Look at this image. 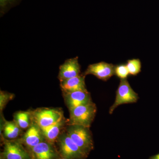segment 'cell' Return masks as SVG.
Returning <instances> with one entry per match:
<instances>
[{
	"mask_svg": "<svg viewBox=\"0 0 159 159\" xmlns=\"http://www.w3.org/2000/svg\"><path fill=\"white\" fill-rule=\"evenodd\" d=\"M66 132L73 142L88 156L94 149V142L90 128L68 125Z\"/></svg>",
	"mask_w": 159,
	"mask_h": 159,
	"instance_id": "cell-1",
	"label": "cell"
},
{
	"mask_svg": "<svg viewBox=\"0 0 159 159\" xmlns=\"http://www.w3.org/2000/svg\"><path fill=\"white\" fill-rule=\"evenodd\" d=\"M68 125H78L90 128L93 122L97 112V107L92 102L69 110Z\"/></svg>",
	"mask_w": 159,
	"mask_h": 159,
	"instance_id": "cell-2",
	"label": "cell"
},
{
	"mask_svg": "<svg viewBox=\"0 0 159 159\" xmlns=\"http://www.w3.org/2000/svg\"><path fill=\"white\" fill-rule=\"evenodd\" d=\"M32 122L41 129L45 128L64 120L63 112L57 108H40L31 112Z\"/></svg>",
	"mask_w": 159,
	"mask_h": 159,
	"instance_id": "cell-3",
	"label": "cell"
},
{
	"mask_svg": "<svg viewBox=\"0 0 159 159\" xmlns=\"http://www.w3.org/2000/svg\"><path fill=\"white\" fill-rule=\"evenodd\" d=\"M57 142L61 157L68 159H85L88 156L73 142L66 132L61 133Z\"/></svg>",
	"mask_w": 159,
	"mask_h": 159,
	"instance_id": "cell-4",
	"label": "cell"
},
{
	"mask_svg": "<svg viewBox=\"0 0 159 159\" xmlns=\"http://www.w3.org/2000/svg\"><path fill=\"white\" fill-rule=\"evenodd\" d=\"M139 99V95L132 88L127 79L121 80L116 93L115 102L111 107L109 112L112 114L119 106L135 103Z\"/></svg>",
	"mask_w": 159,
	"mask_h": 159,
	"instance_id": "cell-5",
	"label": "cell"
},
{
	"mask_svg": "<svg viewBox=\"0 0 159 159\" xmlns=\"http://www.w3.org/2000/svg\"><path fill=\"white\" fill-rule=\"evenodd\" d=\"M115 66L112 64L101 61L90 65L83 74L93 75L98 79L107 81L115 75Z\"/></svg>",
	"mask_w": 159,
	"mask_h": 159,
	"instance_id": "cell-6",
	"label": "cell"
},
{
	"mask_svg": "<svg viewBox=\"0 0 159 159\" xmlns=\"http://www.w3.org/2000/svg\"><path fill=\"white\" fill-rule=\"evenodd\" d=\"M67 107L69 110L93 102L91 94L88 91H76L69 93H62Z\"/></svg>",
	"mask_w": 159,
	"mask_h": 159,
	"instance_id": "cell-7",
	"label": "cell"
},
{
	"mask_svg": "<svg viewBox=\"0 0 159 159\" xmlns=\"http://www.w3.org/2000/svg\"><path fill=\"white\" fill-rule=\"evenodd\" d=\"M80 68L78 57L67 59L60 66L58 79L60 81L79 76Z\"/></svg>",
	"mask_w": 159,
	"mask_h": 159,
	"instance_id": "cell-8",
	"label": "cell"
},
{
	"mask_svg": "<svg viewBox=\"0 0 159 159\" xmlns=\"http://www.w3.org/2000/svg\"><path fill=\"white\" fill-rule=\"evenodd\" d=\"M3 155L5 159H30L27 151L16 141H5Z\"/></svg>",
	"mask_w": 159,
	"mask_h": 159,
	"instance_id": "cell-9",
	"label": "cell"
},
{
	"mask_svg": "<svg viewBox=\"0 0 159 159\" xmlns=\"http://www.w3.org/2000/svg\"><path fill=\"white\" fill-rule=\"evenodd\" d=\"M45 140L41 128L33 122L22 138L23 142L31 149Z\"/></svg>",
	"mask_w": 159,
	"mask_h": 159,
	"instance_id": "cell-10",
	"label": "cell"
},
{
	"mask_svg": "<svg viewBox=\"0 0 159 159\" xmlns=\"http://www.w3.org/2000/svg\"><path fill=\"white\" fill-rule=\"evenodd\" d=\"M85 75L79 76L60 81V87L62 93H69L76 91H87L85 82Z\"/></svg>",
	"mask_w": 159,
	"mask_h": 159,
	"instance_id": "cell-11",
	"label": "cell"
},
{
	"mask_svg": "<svg viewBox=\"0 0 159 159\" xmlns=\"http://www.w3.org/2000/svg\"><path fill=\"white\" fill-rule=\"evenodd\" d=\"M53 145L45 140L31 148L34 159H55L57 154Z\"/></svg>",
	"mask_w": 159,
	"mask_h": 159,
	"instance_id": "cell-12",
	"label": "cell"
},
{
	"mask_svg": "<svg viewBox=\"0 0 159 159\" xmlns=\"http://www.w3.org/2000/svg\"><path fill=\"white\" fill-rule=\"evenodd\" d=\"M65 124V120H63L54 125L41 129L45 141L53 145L54 142H57Z\"/></svg>",
	"mask_w": 159,
	"mask_h": 159,
	"instance_id": "cell-13",
	"label": "cell"
},
{
	"mask_svg": "<svg viewBox=\"0 0 159 159\" xmlns=\"http://www.w3.org/2000/svg\"><path fill=\"white\" fill-rule=\"evenodd\" d=\"M21 129L14 120L6 121L3 126L4 136L9 140L16 139L21 133Z\"/></svg>",
	"mask_w": 159,
	"mask_h": 159,
	"instance_id": "cell-14",
	"label": "cell"
},
{
	"mask_svg": "<svg viewBox=\"0 0 159 159\" xmlns=\"http://www.w3.org/2000/svg\"><path fill=\"white\" fill-rule=\"evenodd\" d=\"M14 121L21 129L29 128L32 122L31 112H17L15 115Z\"/></svg>",
	"mask_w": 159,
	"mask_h": 159,
	"instance_id": "cell-15",
	"label": "cell"
},
{
	"mask_svg": "<svg viewBox=\"0 0 159 159\" xmlns=\"http://www.w3.org/2000/svg\"><path fill=\"white\" fill-rule=\"evenodd\" d=\"M129 75L136 76L141 72L142 63L139 59L128 60L126 64Z\"/></svg>",
	"mask_w": 159,
	"mask_h": 159,
	"instance_id": "cell-16",
	"label": "cell"
},
{
	"mask_svg": "<svg viewBox=\"0 0 159 159\" xmlns=\"http://www.w3.org/2000/svg\"><path fill=\"white\" fill-rule=\"evenodd\" d=\"M115 75L120 80L127 79L129 75L126 64H120L115 66Z\"/></svg>",
	"mask_w": 159,
	"mask_h": 159,
	"instance_id": "cell-17",
	"label": "cell"
},
{
	"mask_svg": "<svg viewBox=\"0 0 159 159\" xmlns=\"http://www.w3.org/2000/svg\"><path fill=\"white\" fill-rule=\"evenodd\" d=\"M15 95L14 94L8 93L5 91H1L0 92V110L1 111H3L9 101L13 99Z\"/></svg>",
	"mask_w": 159,
	"mask_h": 159,
	"instance_id": "cell-18",
	"label": "cell"
},
{
	"mask_svg": "<svg viewBox=\"0 0 159 159\" xmlns=\"http://www.w3.org/2000/svg\"><path fill=\"white\" fill-rule=\"evenodd\" d=\"M18 0H0L1 12H5L7 9L14 6Z\"/></svg>",
	"mask_w": 159,
	"mask_h": 159,
	"instance_id": "cell-19",
	"label": "cell"
},
{
	"mask_svg": "<svg viewBox=\"0 0 159 159\" xmlns=\"http://www.w3.org/2000/svg\"><path fill=\"white\" fill-rule=\"evenodd\" d=\"M148 159H159V153L150 157Z\"/></svg>",
	"mask_w": 159,
	"mask_h": 159,
	"instance_id": "cell-20",
	"label": "cell"
},
{
	"mask_svg": "<svg viewBox=\"0 0 159 159\" xmlns=\"http://www.w3.org/2000/svg\"><path fill=\"white\" fill-rule=\"evenodd\" d=\"M60 159H68L65 158H62V157H61V158Z\"/></svg>",
	"mask_w": 159,
	"mask_h": 159,
	"instance_id": "cell-21",
	"label": "cell"
}]
</instances>
